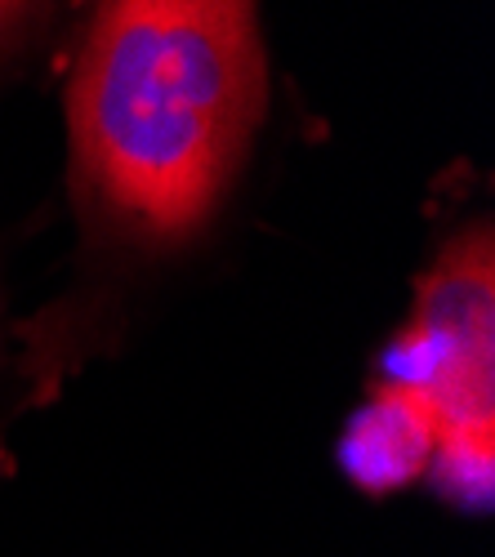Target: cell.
<instances>
[{
  "instance_id": "cell-1",
  "label": "cell",
  "mask_w": 495,
  "mask_h": 557,
  "mask_svg": "<svg viewBox=\"0 0 495 557\" xmlns=\"http://www.w3.org/2000/svg\"><path fill=\"white\" fill-rule=\"evenodd\" d=\"M263 108L255 0H103L72 81L76 157L148 237L214 210Z\"/></svg>"
},
{
  "instance_id": "cell-2",
  "label": "cell",
  "mask_w": 495,
  "mask_h": 557,
  "mask_svg": "<svg viewBox=\"0 0 495 557\" xmlns=\"http://www.w3.org/2000/svg\"><path fill=\"white\" fill-rule=\"evenodd\" d=\"M495 331H491V242H460L420 290L416 321L393 344L388 384H401L437 414V442L486 437L495 420Z\"/></svg>"
},
{
  "instance_id": "cell-3",
  "label": "cell",
  "mask_w": 495,
  "mask_h": 557,
  "mask_svg": "<svg viewBox=\"0 0 495 557\" xmlns=\"http://www.w3.org/2000/svg\"><path fill=\"white\" fill-rule=\"evenodd\" d=\"M433 450H437V414L429 410V401L384 380V388L348 429L344 463L357 486L393 491L424 473Z\"/></svg>"
},
{
  "instance_id": "cell-4",
  "label": "cell",
  "mask_w": 495,
  "mask_h": 557,
  "mask_svg": "<svg viewBox=\"0 0 495 557\" xmlns=\"http://www.w3.org/2000/svg\"><path fill=\"white\" fill-rule=\"evenodd\" d=\"M32 5V0H0V36H5L14 23H18V14Z\"/></svg>"
}]
</instances>
